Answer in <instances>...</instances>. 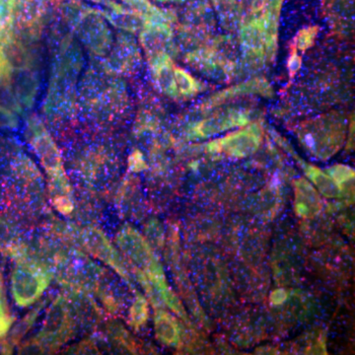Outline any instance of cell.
<instances>
[{"mask_svg":"<svg viewBox=\"0 0 355 355\" xmlns=\"http://www.w3.org/2000/svg\"><path fill=\"white\" fill-rule=\"evenodd\" d=\"M44 287V279L32 268L21 266L12 275V292L19 305L31 304L38 298Z\"/></svg>","mask_w":355,"mask_h":355,"instance_id":"cell-1","label":"cell"},{"mask_svg":"<svg viewBox=\"0 0 355 355\" xmlns=\"http://www.w3.org/2000/svg\"><path fill=\"white\" fill-rule=\"evenodd\" d=\"M10 319L6 316V313L0 308V336L6 335L10 327Z\"/></svg>","mask_w":355,"mask_h":355,"instance_id":"cell-2","label":"cell"},{"mask_svg":"<svg viewBox=\"0 0 355 355\" xmlns=\"http://www.w3.org/2000/svg\"><path fill=\"white\" fill-rule=\"evenodd\" d=\"M7 123H8V119L6 114L0 111V125H6Z\"/></svg>","mask_w":355,"mask_h":355,"instance_id":"cell-3","label":"cell"},{"mask_svg":"<svg viewBox=\"0 0 355 355\" xmlns=\"http://www.w3.org/2000/svg\"><path fill=\"white\" fill-rule=\"evenodd\" d=\"M0 72H1V58H0Z\"/></svg>","mask_w":355,"mask_h":355,"instance_id":"cell-4","label":"cell"}]
</instances>
